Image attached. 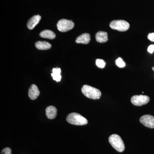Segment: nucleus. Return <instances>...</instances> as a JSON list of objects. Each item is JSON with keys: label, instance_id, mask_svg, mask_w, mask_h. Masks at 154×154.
Returning <instances> with one entry per match:
<instances>
[{"label": "nucleus", "instance_id": "1", "mask_svg": "<svg viewBox=\"0 0 154 154\" xmlns=\"http://www.w3.org/2000/svg\"><path fill=\"white\" fill-rule=\"evenodd\" d=\"M82 93L86 97L92 99H100L102 93L99 89L93 88L88 85H85L82 89Z\"/></svg>", "mask_w": 154, "mask_h": 154}, {"label": "nucleus", "instance_id": "2", "mask_svg": "<svg viewBox=\"0 0 154 154\" xmlns=\"http://www.w3.org/2000/svg\"><path fill=\"white\" fill-rule=\"evenodd\" d=\"M66 120L69 123L76 125H84L88 123L87 119L77 113H72L67 116Z\"/></svg>", "mask_w": 154, "mask_h": 154}, {"label": "nucleus", "instance_id": "3", "mask_svg": "<svg viewBox=\"0 0 154 154\" xmlns=\"http://www.w3.org/2000/svg\"><path fill=\"white\" fill-rule=\"evenodd\" d=\"M109 142L113 148L117 151L120 152L124 151L125 149L124 142L118 135H111L109 138Z\"/></svg>", "mask_w": 154, "mask_h": 154}, {"label": "nucleus", "instance_id": "4", "mask_svg": "<svg viewBox=\"0 0 154 154\" xmlns=\"http://www.w3.org/2000/svg\"><path fill=\"white\" fill-rule=\"evenodd\" d=\"M110 27L113 30L123 32L129 29L130 25L128 22L125 20H116L110 22Z\"/></svg>", "mask_w": 154, "mask_h": 154}, {"label": "nucleus", "instance_id": "5", "mask_svg": "<svg viewBox=\"0 0 154 154\" xmlns=\"http://www.w3.org/2000/svg\"><path fill=\"white\" fill-rule=\"evenodd\" d=\"M74 26V23L72 20L66 19H61L57 24L58 30L62 32H67L72 30Z\"/></svg>", "mask_w": 154, "mask_h": 154}, {"label": "nucleus", "instance_id": "6", "mask_svg": "<svg viewBox=\"0 0 154 154\" xmlns=\"http://www.w3.org/2000/svg\"><path fill=\"white\" fill-rule=\"evenodd\" d=\"M131 102L135 106H141L146 105L150 101L148 96L145 95H135L131 98Z\"/></svg>", "mask_w": 154, "mask_h": 154}, {"label": "nucleus", "instance_id": "7", "mask_svg": "<svg viewBox=\"0 0 154 154\" xmlns=\"http://www.w3.org/2000/svg\"><path fill=\"white\" fill-rule=\"evenodd\" d=\"M140 123L145 126L150 128H154V117L150 115L143 116L140 119Z\"/></svg>", "mask_w": 154, "mask_h": 154}, {"label": "nucleus", "instance_id": "8", "mask_svg": "<svg viewBox=\"0 0 154 154\" xmlns=\"http://www.w3.org/2000/svg\"><path fill=\"white\" fill-rule=\"evenodd\" d=\"M40 92L37 86L35 85H32L29 88L28 91V96L32 100H35L39 96Z\"/></svg>", "mask_w": 154, "mask_h": 154}, {"label": "nucleus", "instance_id": "9", "mask_svg": "<svg viewBox=\"0 0 154 154\" xmlns=\"http://www.w3.org/2000/svg\"><path fill=\"white\" fill-rule=\"evenodd\" d=\"M41 19V17L39 15H35L29 19L27 23V27L28 29L30 30L33 29L39 23Z\"/></svg>", "mask_w": 154, "mask_h": 154}, {"label": "nucleus", "instance_id": "10", "mask_svg": "<svg viewBox=\"0 0 154 154\" xmlns=\"http://www.w3.org/2000/svg\"><path fill=\"white\" fill-rule=\"evenodd\" d=\"M91 35L88 33H83L79 37H77L76 39L77 43L88 44L91 41Z\"/></svg>", "mask_w": 154, "mask_h": 154}, {"label": "nucleus", "instance_id": "11", "mask_svg": "<svg viewBox=\"0 0 154 154\" xmlns=\"http://www.w3.org/2000/svg\"><path fill=\"white\" fill-rule=\"evenodd\" d=\"M45 112L46 116L49 119H54L57 115V109L54 106H48L46 108Z\"/></svg>", "mask_w": 154, "mask_h": 154}, {"label": "nucleus", "instance_id": "12", "mask_svg": "<svg viewBox=\"0 0 154 154\" xmlns=\"http://www.w3.org/2000/svg\"><path fill=\"white\" fill-rule=\"evenodd\" d=\"M96 41L99 43H104L108 41V35L107 32L100 31L96 33Z\"/></svg>", "mask_w": 154, "mask_h": 154}, {"label": "nucleus", "instance_id": "13", "mask_svg": "<svg viewBox=\"0 0 154 154\" xmlns=\"http://www.w3.org/2000/svg\"><path fill=\"white\" fill-rule=\"evenodd\" d=\"M36 48L40 50H45L50 49L51 45L49 42L46 41H39L37 42L35 44Z\"/></svg>", "mask_w": 154, "mask_h": 154}, {"label": "nucleus", "instance_id": "14", "mask_svg": "<svg viewBox=\"0 0 154 154\" xmlns=\"http://www.w3.org/2000/svg\"><path fill=\"white\" fill-rule=\"evenodd\" d=\"M41 37L53 39L55 38L56 35L54 32L51 30H45L42 31L39 34Z\"/></svg>", "mask_w": 154, "mask_h": 154}, {"label": "nucleus", "instance_id": "15", "mask_svg": "<svg viewBox=\"0 0 154 154\" xmlns=\"http://www.w3.org/2000/svg\"><path fill=\"white\" fill-rule=\"evenodd\" d=\"M60 73L61 69L60 68L53 69L52 73L51 74V75L53 80L57 82H60L62 77Z\"/></svg>", "mask_w": 154, "mask_h": 154}, {"label": "nucleus", "instance_id": "16", "mask_svg": "<svg viewBox=\"0 0 154 154\" xmlns=\"http://www.w3.org/2000/svg\"><path fill=\"white\" fill-rule=\"evenodd\" d=\"M115 63L116 65L118 67L120 68H122L125 66L126 65L124 61L122 60V58L121 57H119L115 61Z\"/></svg>", "mask_w": 154, "mask_h": 154}, {"label": "nucleus", "instance_id": "17", "mask_svg": "<svg viewBox=\"0 0 154 154\" xmlns=\"http://www.w3.org/2000/svg\"><path fill=\"white\" fill-rule=\"evenodd\" d=\"M96 65L99 68L103 69L106 66V63L105 61L102 59H98L96 60Z\"/></svg>", "mask_w": 154, "mask_h": 154}, {"label": "nucleus", "instance_id": "18", "mask_svg": "<svg viewBox=\"0 0 154 154\" xmlns=\"http://www.w3.org/2000/svg\"><path fill=\"white\" fill-rule=\"evenodd\" d=\"M1 154H12V151L10 148H6L2 151Z\"/></svg>", "mask_w": 154, "mask_h": 154}, {"label": "nucleus", "instance_id": "19", "mask_svg": "<svg viewBox=\"0 0 154 154\" xmlns=\"http://www.w3.org/2000/svg\"><path fill=\"white\" fill-rule=\"evenodd\" d=\"M147 51L149 53H153L154 51V45H149Z\"/></svg>", "mask_w": 154, "mask_h": 154}, {"label": "nucleus", "instance_id": "20", "mask_svg": "<svg viewBox=\"0 0 154 154\" xmlns=\"http://www.w3.org/2000/svg\"><path fill=\"white\" fill-rule=\"evenodd\" d=\"M148 38L150 41L154 42V33H149L148 36Z\"/></svg>", "mask_w": 154, "mask_h": 154}, {"label": "nucleus", "instance_id": "21", "mask_svg": "<svg viewBox=\"0 0 154 154\" xmlns=\"http://www.w3.org/2000/svg\"><path fill=\"white\" fill-rule=\"evenodd\" d=\"M152 70H153V71H154V67H152Z\"/></svg>", "mask_w": 154, "mask_h": 154}]
</instances>
